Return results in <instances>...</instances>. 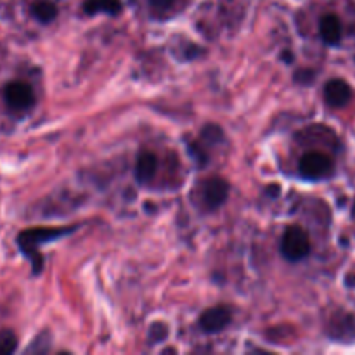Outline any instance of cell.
<instances>
[{"label":"cell","instance_id":"1","mask_svg":"<svg viewBox=\"0 0 355 355\" xmlns=\"http://www.w3.org/2000/svg\"><path fill=\"white\" fill-rule=\"evenodd\" d=\"M76 227H38V229H28V231H23L19 236H17V246L23 252L24 257H28L31 262V267H33V274H40L42 266V255L37 252L38 245L47 241H54V239L62 238L66 234H71L75 232Z\"/></svg>","mask_w":355,"mask_h":355},{"label":"cell","instance_id":"2","mask_svg":"<svg viewBox=\"0 0 355 355\" xmlns=\"http://www.w3.org/2000/svg\"><path fill=\"white\" fill-rule=\"evenodd\" d=\"M281 253L290 262H300L311 253V239L307 231L300 225H291L284 231L281 239Z\"/></svg>","mask_w":355,"mask_h":355},{"label":"cell","instance_id":"3","mask_svg":"<svg viewBox=\"0 0 355 355\" xmlns=\"http://www.w3.org/2000/svg\"><path fill=\"white\" fill-rule=\"evenodd\" d=\"M298 172L307 180L324 179L333 172V159L324 153L311 151L302 156L298 163Z\"/></svg>","mask_w":355,"mask_h":355},{"label":"cell","instance_id":"4","mask_svg":"<svg viewBox=\"0 0 355 355\" xmlns=\"http://www.w3.org/2000/svg\"><path fill=\"white\" fill-rule=\"evenodd\" d=\"M3 99L7 106L12 110L23 111L33 106L35 94L28 83L24 82H10L3 87Z\"/></svg>","mask_w":355,"mask_h":355},{"label":"cell","instance_id":"5","mask_svg":"<svg viewBox=\"0 0 355 355\" xmlns=\"http://www.w3.org/2000/svg\"><path fill=\"white\" fill-rule=\"evenodd\" d=\"M229 196V184L222 177H211L203 184L201 200L207 210H217L225 203Z\"/></svg>","mask_w":355,"mask_h":355},{"label":"cell","instance_id":"6","mask_svg":"<svg viewBox=\"0 0 355 355\" xmlns=\"http://www.w3.org/2000/svg\"><path fill=\"white\" fill-rule=\"evenodd\" d=\"M231 319V309L224 307V305H218V307L207 309V311L201 314L200 328L203 329L207 335H215V333H220L222 329L227 328Z\"/></svg>","mask_w":355,"mask_h":355},{"label":"cell","instance_id":"7","mask_svg":"<svg viewBox=\"0 0 355 355\" xmlns=\"http://www.w3.org/2000/svg\"><path fill=\"white\" fill-rule=\"evenodd\" d=\"M324 99L328 106L331 107H343L352 99V89L345 80H329L324 87Z\"/></svg>","mask_w":355,"mask_h":355},{"label":"cell","instance_id":"8","mask_svg":"<svg viewBox=\"0 0 355 355\" xmlns=\"http://www.w3.org/2000/svg\"><path fill=\"white\" fill-rule=\"evenodd\" d=\"M342 23L335 14H326L319 21V35L328 45H338L342 40Z\"/></svg>","mask_w":355,"mask_h":355},{"label":"cell","instance_id":"9","mask_svg":"<svg viewBox=\"0 0 355 355\" xmlns=\"http://www.w3.org/2000/svg\"><path fill=\"white\" fill-rule=\"evenodd\" d=\"M156 170H158V158L153 153L142 151L139 155L137 163H135V179H137V182H149L155 177Z\"/></svg>","mask_w":355,"mask_h":355},{"label":"cell","instance_id":"10","mask_svg":"<svg viewBox=\"0 0 355 355\" xmlns=\"http://www.w3.org/2000/svg\"><path fill=\"white\" fill-rule=\"evenodd\" d=\"M83 10L85 14H110V16H116L121 12V0H85L83 3Z\"/></svg>","mask_w":355,"mask_h":355},{"label":"cell","instance_id":"11","mask_svg":"<svg viewBox=\"0 0 355 355\" xmlns=\"http://www.w3.org/2000/svg\"><path fill=\"white\" fill-rule=\"evenodd\" d=\"M31 14L40 23H51L55 16H58V7L52 2H37L31 6Z\"/></svg>","mask_w":355,"mask_h":355},{"label":"cell","instance_id":"12","mask_svg":"<svg viewBox=\"0 0 355 355\" xmlns=\"http://www.w3.org/2000/svg\"><path fill=\"white\" fill-rule=\"evenodd\" d=\"M17 349V338L12 331L0 333V354H12Z\"/></svg>","mask_w":355,"mask_h":355},{"label":"cell","instance_id":"13","mask_svg":"<svg viewBox=\"0 0 355 355\" xmlns=\"http://www.w3.org/2000/svg\"><path fill=\"white\" fill-rule=\"evenodd\" d=\"M189 153L191 156H193V159L196 162V165L200 166H205L208 163V155H207V149L201 148L198 142H193V144H189Z\"/></svg>","mask_w":355,"mask_h":355},{"label":"cell","instance_id":"14","mask_svg":"<svg viewBox=\"0 0 355 355\" xmlns=\"http://www.w3.org/2000/svg\"><path fill=\"white\" fill-rule=\"evenodd\" d=\"M166 335H168L166 324H163V322H155V324H151V329H149V340H151L153 343L163 342V340L166 338Z\"/></svg>","mask_w":355,"mask_h":355},{"label":"cell","instance_id":"15","mask_svg":"<svg viewBox=\"0 0 355 355\" xmlns=\"http://www.w3.org/2000/svg\"><path fill=\"white\" fill-rule=\"evenodd\" d=\"M203 139H207V141H220L222 130L217 125H207L203 128Z\"/></svg>","mask_w":355,"mask_h":355},{"label":"cell","instance_id":"16","mask_svg":"<svg viewBox=\"0 0 355 355\" xmlns=\"http://www.w3.org/2000/svg\"><path fill=\"white\" fill-rule=\"evenodd\" d=\"M312 78H314V71H311V69H300V71L295 73V82L298 83L309 85V83H312Z\"/></svg>","mask_w":355,"mask_h":355},{"label":"cell","instance_id":"17","mask_svg":"<svg viewBox=\"0 0 355 355\" xmlns=\"http://www.w3.org/2000/svg\"><path fill=\"white\" fill-rule=\"evenodd\" d=\"M149 3H151V6L155 7V9L166 10V9H170V7H172L173 0H149Z\"/></svg>","mask_w":355,"mask_h":355}]
</instances>
